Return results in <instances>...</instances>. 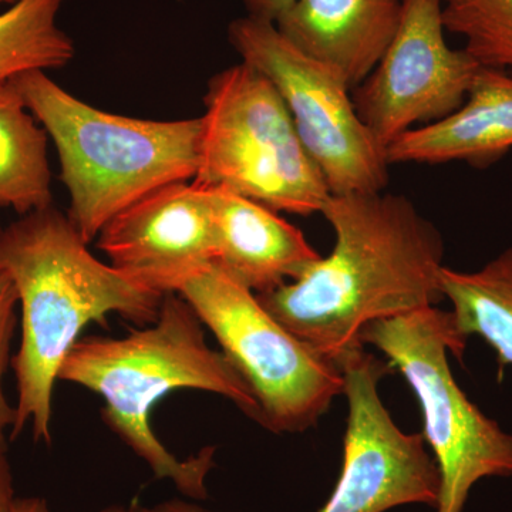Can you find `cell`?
<instances>
[{"label":"cell","mask_w":512,"mask_h":512,"mask_svg":"<svg viewBox=\"0 0 512 512\" xmlns=\"http://www.w3.org/2000/svg\"><path fill=\"white\" fill-rule=\"evenodd\" d=\"M320 214L335 231L330 255L258 298L293 335L338 363L363 346L370 323L443 299L444 242L404 195L330 194Z\"/></svg>","instance_id":"cell-1"},{"label":"cell","mask_w":512,"mask_h":512,"mask_svg":"<svg viewBox=\"0 0 512 512\" xmlns=\"http://www.w3.org/2000/svg\"><path fill=\"white\" fill-rule=\"evenodd\" d=\"M87 245L55 205L0 231V274L15 285L22 311V339L12 357L18 393L12 437L29 426L36 441L52 443L55 384L89 323L117 313L144 326L160 312L165 295L130 281Z\"/></svg>","instance_id":"cell-2"},{"label":"cell","mask_w":512,"mask_h":512,"mask_svg":"<svg viewBox=\"0 0 512 512\" xmlns=\"http://www.w3.org/2000/svg\"><path fill=\"white\" fill-rule=\"evenodd\" d=\"M205 326L178 293H167L156 320L124 338L79 339L64 359L59 380L103 397L104 423L157 480L170 481L184 497H208L215 447L178 458L151 429V412L175 390H201L237 404L258 421L259 409L248 384L228 357L211 348Z\"/></svg>","instance_id":"cell-3"},{"label":"cell","mask_w":512,"mask_h":512,"mask_svg":"<svg viewBox=\"0 0 512 512\" xmlns=\"http://www.w3.org/2000/svg\"><path fill=\"white\" fill-rule=\"evenodd\" d=\"M30 113L59 153L70 218L90 244L134 202L197 174L201 117L156 121L107 113L77 99L45 72L13 77Z\"/></svg>","instance_id":"cell-4"},{"label":"cell","mask_w":512,"mask_h":512,"mask_svg":"<svg viewBox=\"0 0 512 512\" xmlns=\"http://www.w3.org/2000/svg\"><path fill=\"white\" fill-rule=\"evenodd\" d=\"M194 183L222 188L276 212L309 215L330 197L274 84L241 62L215 74L204 97Z\"/></svg>","instance_id":"cell-5"},{"label":"cell","mask_w":512,"mask_h":512,"mask_svg":"<svg viewBox=\"0 0 512 512\" xmlns=\"http://www.w3.org/2000/svg\"><path fill=\"white\" fill-rule=\"evenodd\" d=\"M466 338L451 312L436 306L377 320L360 335L389 359L416 394L423 436L440 473L436 512H461L473 485L512 476V436L488 419L458 386L448 353L460 357Z\"/></svg>","instance_id":"cell-6"},{"label":"cell","mask_w":512,"mask_h":512,"mask_svg":"<svg viewBox=\"0 0 512 512\" xmlns=\"http://www.w3.org/2000/svg\"><path fill=\"white\" fill-rule=\"evenodd\" d=\"M210 329L258 404V423L302 433L345 394L338 363L319 355L271 315L258 295L215 264L178 289Z\"/></svg>","instance_id":"cell-7"},{"label":"cell","mask_w":512,"mask_h":512,"mask_svg":"<svg viewBox=\"0 0 512 512\" xmlns=\"http://www.w3.org/2000/svg\"><path fill=\"white\" fill-rule=\"evenodd\" d=\"M228 39L241 62L264 74L281 94L330 194L384 191L390 164L360 120L352 89L339 72L305 55L268 20L235 19Z\"/></svg>","instance_id":"cell-8"},{"label":"cell","mask_w":512,"mask_h":512,"mask_svg":"<svg viewBox=\"0 0 512 512\" xmlns=\"http://www.w3.org/2000/svg\"><path fill=\"white\" fill-rule=\"evenodd\" d=\"M349 404L343 466L318 512H386L402 505L436 508L440 473L423 433H404L379 393L392 367L360 346L339 360Z\"/></svg>","instance_id":"cell-9"},{"label":"cell","mask_w":512,"mask_h":512,"mask_svg":"<svg viewBox=\"0 0 512 512\" xmlns=\"http://www.w3.org/2000/svg\"><path fill=\"white\" fill-rule=\"evenodd\" d=\"M443 0H403L402 20L375 70L352 93L357 114L379 146L436 123L466 100L480 64L448 46Z\"/></svg>","instance_id":"cell-10"},{"label":"cell","mask_w":512,"mask_h":512,"mask_svg":"<svg viewBox=\"0 0 512 512\" xmlns=\"http://www.w3.org/2000/svg\"><path fill=\"white\" fill-rule=\"evenodd\" d=\"M97 239L110 265L130 281L161 295L177 293L215 264L211 192L194 181L165 185L117 214Z\"/></svg>","instance_id":"cell-11"},{"label":"cell","mask_w":512,"mask_h":512,"mask_svg":"<svg viewBox=\"0 0 512 512\" xmlns=\"http://www.w3.org/2000/svg\"><path fill=\"white\" fill-rule=\"evenodd\" d=\"M403 0H295L275 23L312 59L333 67L355 89L392 43Z\"/></svg>","instance_id":"cell-12"},{"label":"cell","mask_w":512,"mask_h":512,"mask_svg":"<svg viewBox=\"0 0 512 512\" xmlns=\"http://www.w3.org/2000/svg\"><path fill=\"white\" fill-rule=\"evenodd\" d=\"M217 258L225 274L259 295L299 278L322 258L278 212L222 188H208Z\"/></svg>","instance_id":"cell-13"},{"label":"cell","mask_w":512,"mask_h":512,"mask_svg":"<svg viewBox=\"0 0 512 512\" xmlns=\"http://www.w3.org/2000/svg\"><path fill=\"white\" fill-rule=\"evenodd\" d=\"M512 150V73L480 67L464 103L446 119L407 131L386 147L387 163L461 161L485 168Z\"/></svg>","instance_id":"cell-14"},{"label":"cell","mask_w":512,"mask_h":512,"mask_svg":"<svg viewBox=\"0 0 512 512\" xmlns=\"http://www.w3.org/2000/svg\"><path fill=\"white\" fill-rule=\"evenodd\" d=\"M47 138L15 84L0 83V208L22 217L53 205Z\"/></svg>","instance_id":"cell-15"},{"label":"cell","mask_w":512,"mask_h":512,"mask_svg":"<svg viewBox=\"0 0 512 512\" xmlns=\"http://www.w3.org/2000/svg\"><path fill=\"white\" fill-rule=\"evenodd\" d=\"M440 291L453 306L454 325L463 338L480 336L497 353L500 375L512 366V248L474 272L444 266Z\"/></svg>","instance_id":"cell-16"},{"label":"cell","mask_w":512,"mask_h":512,"mask_svg":"<svg viewBox=\"0 0 512 512\" xmlns=\"http://www.w3.org/2000/svg\"><path fill=\"white\" fill-rule=\"evenodd\" d=\"M64 0H18L0 13V83L28 72L62 69L76 47L59 23Z\"/></svg>","instance_id":"cell-17"},{"label":"cell","mask_w":512,"mask_h":512,"mask_svg":"<svg viewBox=\"0 0 512 512\" xmlns=\"http://www.w3.org/2000/svg\"><path fill=\"white\" fill-rule=\"evenodd\" d=\"M441 15L480 66L512 73V0H443Z\"/></svg>","instance_id":"cell-18"},{"label":"cell","mask_w":512,"mask_h":512,"mask_svg":"<svg viewBox=\"0 0 512 512\" xmlns=\"http://www.w3.org/2000/svg\"><path fill=\"white\" fill-rule=\"evenodd\" d=\"M18 306L19 298L15 285L8 276L0 274V434L12 430L16 420V409L9 403L3 379L9 365H12L10 348L18 326Z\"/></svg>","instance_id":"cell-19"},{"label":"cell","mask_w":512,"mask_h":512,"mask_svg":"<svg viewBox=\"0 0 512 512\" xmlns=\"http://www.w3.org/2000/svg\"><path fill=\"white\" fill-rule=\"evenodd\" d=\"M100 512H218L208 510L197 500L191 498H171L160 503L144 504H113L103 508Z\"/></svg>","instance_id":"cell-20"},{"label":"cell","mask_w":512,"mask_h":512,"mask_svg":"<svg viewBox=\"0 0 512 512\" xmlns=\"http://www.w3.org/2000/svg\"><path fill=\"white\" fill-rule=\"evenodd\" d=\"M15 480L10 466L5 434H0V512H9L16 500Z\"/></svg>","instance_id":"cell-21"},{"label":"cell","mask_w":512,"mask_h":512,"mask_svg":"<svg viewBox=\"0 0 512 512\" xmlns=\"http://www.w3.org/2000/svg\"><path fill=\"white\" fill-rule=\"evenodd\" d=\"M249 16L276 23L295 0H242Z\"/></svg>","instance_id":"cell-22"},{"label":"cell","mask_w":512,"mask_h":512,"mask_svg":"<svg viewBox=\"0 0 512 512\" xmlns=\"http://www.w3.org/2000/svg\"><path fill=\"white\" fill-rule=\"evenodd\" d=\"M9 512H53L45 498L23 497L16 498Z\"/></svg>","instance_id":"cell-23"},{"label":"cell","mask_w":512,"mask_h":512,"mask_svg":"<svg viewBox=\"0 0 512 512\" xmlns=\"http://www.w3.org/2000/svg\"><path fill=\"white\" fill-rule=\"evenodd\" d=\"M15 2H18V0H0V6H10Z\"/></svg>","instance_id":"cell-24"}]
</instances>
